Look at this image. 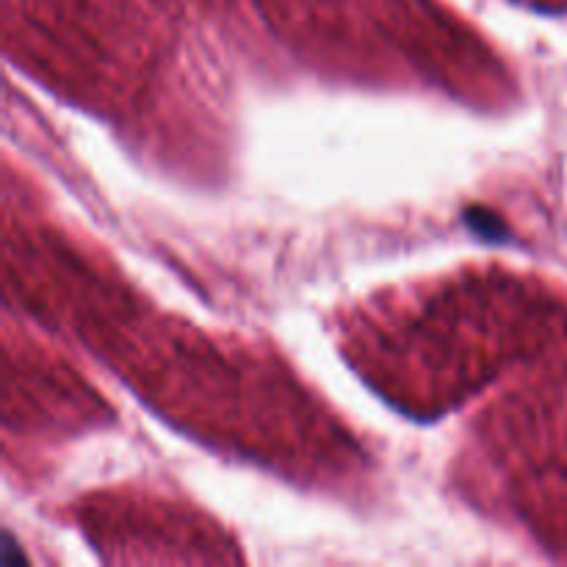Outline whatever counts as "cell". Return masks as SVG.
Returning a JSON list of instances; mask_svg holds the SVG:
<instances>
[]
</instances>
